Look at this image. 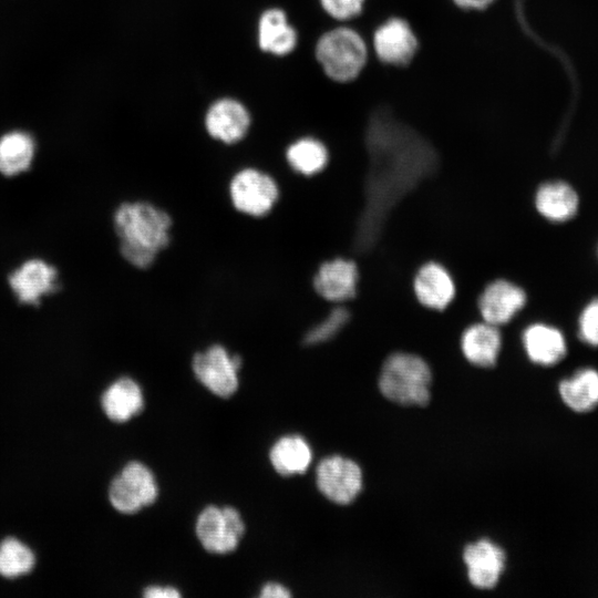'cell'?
I'll list each match as a JSON object with an SVG mask.
<instances>
[{"mask_svg":"<svg viewBox=\"0 0 598 598\" xmlns=\"http://www.w3.org/2000/svg\"><path fill=\"white\" fill-rule=\"evenodd\" d=\"M286 158L295 172L311 176L326 167L328 151L320 141L305 137L288 147Z\"/></svg>","mask_w":598,"mask_h":598,"instance_id":"cell-25","label":"cell"},{"mask_svg":"<svg viewBox=\"0 0 598 598\" xmlns=\"http://www.w3.org/2000/svg\"><path fill=\"white\" fill-rule=\"evenodd\" d=\"M319 491L331 502L346 505L354 501L362 487V473L352 460L332 455L323 458L316 470Z\"/></svg>","mask_w":598,"mask_h":598,"instance_id":"cell-8","label":"cell"},{"mask_svg":"<svg viewBox=\"0 0 598 598\" xmlns=\"http://www.w3.org/2000/svg\"><path fill=\"white\" fill-rule=\"evenodd\" d=\"M463 558L470 581L482 589L493 588L505 568V553L486 539L467 545Z\"/></svg>","mask_w":598,"mask_h":598,"instance_id":"cell-13","label":"cell"},{"mask_svg":"<svg viewBox=\"0 0 598 598\" xmlns=\"http://www.w3.org/2000/svg\"><path fill=\"white\" fill-rule=\"evenodd\" d=\"M419 302L432 310H444L454 299L455 283L441 264L430 261L421 266L413 280Z\"/></svg>","mask_w":598,"mask_h":598,"instance_id":"cell-14","label":"cell"},{"mask_svg":"<svg viewBox=\"0 0 598 598\" xmlns=\"http://www.w3.org/2000/svg\"><path fill=\"white\" fill-rule=\"evenodd\" d=\"M316 55L329 78L347 82L361 72L368 52L359 33L349 28H338L319 39Z\"/></svg>","mask_w":598,"mask_h":598,"instance_id":"cell-3","label":"cell"},{"mask_svg":"<svg viewBox=\"0 0 598 598\" xmlns=\"http://www.w3.org/2000/svg\"><path fill=\"white\" fill-rule=\"evenodd\" d=\"M525 302L526 293L519 286L497 279L484 288L477 306L483 321L498 327L509 322Z\"/></svg>","mask_w":598,"mask_h":598,"instance_id":"cell-10","label":"cell"},{"mask_svg":"<svg viewBox=\"0 0 598 598\" xmlns=\"http://www.w3.org/2000/svg\"><path fill=\"white\" fill-rule=\"evenodd\" d=\"M101 409L115 423H124L144 409V395L140 384L130 377H121L103 391Z\"/></svg>","mask_w":598,"mask_h":598,"instance_id":"cell-15","label":"cell"},{"mask_svg":"<svg viewBox=\"0 0 598 598\" xmlns=\"http://www.w3.org/2000/svg\"><path fill=\"white\" fill-rule=\"evenodd\" d=\"M523 343L528 358L537 364H555L566 354V342L561 332L543 323L527 327L523 333Z\"/></svg>","mask_w":598,"mask_h":598,"instance_id":"cell-18","label":"cell"},{"mask_svg":"<svg viewBox=\"0 0 598 598\" xmlns=\"http://www.w3.org/2000/svg\"><path fill=\"white\" fill-rule=\"evenodd\" d=\"M535 205L538 213L551 221H566L578 208L576 192L564 182L543 184L536 192Z\"/></svg>","mask_w":598,"mask_h":598,"instance_id":"cell-20","label":"cell"},{"mask_svg":"<svg viewBox=\"0 0 598 598\" xmlns=\"http://www.w3.org/2000/svg\"><path fill=\"white\" fill-rule=\"evenodd\" d=\"M107 496L115 511L131 515L156 501L158 486L153 472L144 463L131 461L111 481Z\"/></svg>","mask_w":598,"mask_h":598,"instance_id":"cell-4","label":"cell"},{"mask_svg":"<svg viewBox=\"0 0 598 598\" xmlns=\"http://www.w3.org/2000/svg\"><path fill=\"white\" fill-rule=\"evenodd\" d=\"M37 556L21 539L9 536L0 542V577L17 579L32 573Z\"/></svg>","mask_w":598,"mask_h":598,"instance_id":"cell-24","label":"cell"},{"mask_svg":"<svg viewBox=\"0 0 598 598\" xmlns=\"http://www.w3.org/2000/svg\"><path fill=\"white\" fill-rule=\"evenodd\" d=\"M143 596L146 598H178L181 592L172 586L152 585L144 589Z\"/></svg>","mask_w":598,"mask_h":598,"instance_id":"cell-29","label":"cell"},{"mask_svg":"<svg viewBox=\"0 0 598 598\" xmlns=\"http://www.w3.org/2000/svg\"><path fill=\"white\" fill-rule=\"evenodd\" d=\"M564 403L576 412H587L598 404V372L594 369L578 371L559 384Z\"/></svg>","mask_w":598,"mask_h":598,"instance_id":"cell-23","label":"cell"},{"mask_svg":"<svg viewBox=\"0 0 598 598\" xmlns=\"http://www.w3.org/2000/svg\"><path fill=\"white\" fill-rule=\"evenodd\" d=\"M359 272L354 261L334 258L320 265L313 277V288L323 299L343 302L357 292Z\"/></svg>","mask_w":598,"mask_h":598,"instance_id":"cell-12","label":"cell"},{"mask_svg":"<svg viewBox=\"0 0 598 598\" xmlns=\"http://www.w3.org/2000/svg\"><path fill=\"white\" fill-rule=\"evenodd\" d=\"M274 470L282 476L305 473L312 460L311 447L298 434H288L278 439L269 451Z\"/></svg>","mask_w":598,"mask_h":598,"instance_id":"cell-19","label":"cell"},{"mask_svg":"<svg viewBox=\"0 0 598 598\" xmlns=\"http://www.w3.org/2000/svg\"><path fill=\"white\" fill-rule=\"evenodd\" d=\"M123 258L138 269L153 265L171 241L172 218L148 202L121 204L113 216Z\"/></svg>","mask_w":598,"mask_h":598,"instance_id":"cell-1","label":"cell"},{"mask_svg":"<svg viewBox=\"0 0 598 598\" xmlns=\"http://www.w3.org/2000/svg\"><path fill=\"white\" fill-rule=\"evenodd\" d=\"M229 194L238 212L261 217L275 206L279 197V188L276 181L268 174L255 168H245L233 177Z\"/></svg>","mask_w":598,"mask_h":598,"instance_id":"cell-7","label":"cell"},{"mask_svg":"<svg viewBox=\"0 0 598 598\" xmlns=\"http://www.w3.org/2000/svg\"><path fill=\"white\" fill-rule=\"evenodd\" d=\"M206 128L212 137L226 144L241 140L249 127V115L237 101L225 99L212 105L206 115Z\"/></svg>","mask_w":598,"mask_h":598,"instance_id":"cell-16","label":"cell"},{"mask_svg":"<svg viewBox=\"0 0 598 598\" xmlns=\"http://www.w3.org/2000/svg\"><path fill=\"white\" fill-rule=\"evenodd\" d=\"M350 316L347 308L334 307L326 318L306 333L303 342L308 346H315L329 341L346 327Z\"/></svg>","mask_w":598,"mask_h":598,"instance_id":"cell-26","label":"cell"},{"mask_svg":"<svg viewBox=\"0 0 598 598\" xmlns=\"http://www.w3.org/2000/svg\"><path fill=\"white\" fill-rule=\"evenodd\" d=\"M35 155V142L24 131H11L0 136V174L13 177L29 171Z\"/></svg>","mask_w":598,"mask_h":598,"instance_id":"cell-21","label":"cell"},{"mask_svg":"<svg viewBox=\"0 0 598 598\" xmlns=\"http://www.w3.org/2000/svg\"><path fill=\"white\" fill-rule=\"evenodd\" d=\"M259 596L262 598H288L291 596V592L283 585L269 581L261 587Z\"/></svg>","mask_w":598,"mask_h":598,"instance_id":"cell-30","label":"cell"},{"mask_svg":"<svg viewBox=\"0 0 598 598\" xmlns=\"http://www.w3.org/2000/svg\"><path fill=\"white\" fill-rule=\"evenodd\" d=\"M323 9L333 18L346 20L362 10L364 0H320Z\"/></svg>","mask_w":598,"mask_h":598,"instance_id":"cell-28","label":"cell"},{"mask_svg":"<svg viewBox=\"0 0 598 598\" xmlns=\"http://www.w3.org/2000/svg\"><path fill=\"white\" fill-rule=\"evenodd\" d=\"M502 337L497 326L476 322L468 326L461 337V349L468 362L476 367H493L501 351Z\"/></svg>","mask_w":598,"mask_h":598,"instance_id":"cell-17","label":"cell"},{"mask_svg":"<svg viewBox=\"0 0 598 598\" xmlns=\"http://www.w3.org/2000/svg\"><path fill=\"white\" fill-rule=\"evenodd\" d=\"M195 532L207 551L228 554L238 547L245 533V524L235 507L209 505L197 516Z\"/></svg>","mask_w":598,"mask_h":598,"instance_id":"cell-5","label":"cell"},{"mask_svg":"<svg viewBox=\"0 0 598 598\" xmlns=\"http://www.w3.org/2000/svg\"><path fill=\"white\" fill-rule=\"evenodd\" d=\"M455 4L463 9H484L494 0H453Z\"/></svg>","mask_w":598,"mask_h":598,"instance_id":"cell-31","label":"cell"},{"mask_svg":"<svg viewBox=\"0 0 598 598\" xmlns=\"http://www.w3.org/2000/svg\"><path fill=\"white\" fill-rule=\"evenodd\" d=\"M59 275L53 265L43 259L23 261L8 277L11 291L20 303L38 306L43 297L58 288Z\"/></svg>","mask_w":598,"mask_h":598,"instance_id":"cell-9","label":"cell"},{"mask_svg":"<svg viewBox=\"0 0 598 598\" xmlns=\"http://www.w3.org/2000/svg\"><path fill=\"white\" fill-rule=\"evenodd\" d=\"M241 358L230 354L221 344H213L194 355L192 369L196 379L213 394L231 396L238 389Z\"/></svg>","mask_w":598,"mask_h":598,"instance_id":"cell-6","label":"cell"},{"mask_svg":"<svg viewBox=\"0 0 598 598\" xmlns=\"http://www.w3.org/2000/svg\"><path fill=\"white\" fill-rule=\"evenodd\" d=\"M297 35L287 22L286 14L279 9L266 11L259 21V45L264 51L278 55L291 52Z\"/></svg>","mask_w":598,"mask_h":598,"instance_id":"cell-22","label":"cell"},{"mask_svg":"<svg viewBox=\"0 0 598 598\" xmlns=\"http://www.w3.org/2000/svg\"><path fill=\"white\" fill-rule=\"evenodd\" d=\"M373 45L381 61L394 65H404L414 56L417 40L405 20L392 18L375 30Z\"/></svg>","mask_w":598,"mask_h":598,"instance_id":"cell-11","label":"cell"},{"mask_svg":"<svg viewBox=\"0 0 598 598\" xmlns=\"http://www.w3.org/2000/svg\"><path fill=\"white\" fill-rule=\"evenodd\" d=\"M431 370L412 353L396 352L384 361L379 388L389 400L402 405H425L430 400Z\"/></svg>","mask_w":598,"mask_h":598,"instance_id":"cell-2","label":"cell"},{"mask_svg":"<svg viewBox=\"0 0 598 598\" xmlns=\"http://www.w3.org/2000/svg\"><path fill=\"white\" fill-rule=\"evenodd\" d=\"M579 336L591 346H598V299L592 300L579 317Z\"/></svg>","mask_w":598,"mask_h":598,"instance_id":"cell-27","label":"cell"}]
</instances>
